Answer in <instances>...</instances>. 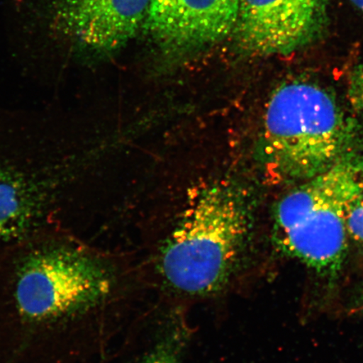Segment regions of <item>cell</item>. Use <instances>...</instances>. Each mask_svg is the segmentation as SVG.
Masks as SVG:
<instances>
[{"label": "cell", "instance_id": "cell-1", "mask_svg": "<svg viewBox=\"0 0 363 363\" xmlns=\"http://www.w3.org/2000/svg\"><path fill=\"white\" fill-rule=\"evenodd\" d=\"M362 127L328 89L295 79L272 91L256 157L270 183H303L363 146Z\"/></svg>", "mask_w": 363, "mask_h": 363}, {"label": "cell", "instance_id": "cell-2", "mask_svg": "<svg viewBox=\"0 0 363 363\" xmlns=\"http://www.w3.org/2000/svg\"><path fill=\"white\" fill-rule=\"evenodd\" d=\"M251 195L235 179L208 185L188 204L162 248L159 270L169 287L204 296L221 291L247 256Z\"/></svg>", "mask_w": 363, "mask_h": 363}, {"label": "cell", "instance_id": "cell-3", "mask_svg": "<svg viewBox=\"0 0 363 363\" xmlns=\"http://www.w3.org/2000/svg\"><path fill=\"white\" fill-rule=\"evenodd\" d=\"M363 197V146L297 184L277 203L272 242L324 279L337 278L348 252L346 216Z\"/></svg>", "mask_w": 363, "mask_h": 363}, {"label": "cell", "instance_id": "cell-4", "mask_svg": "<svg viewBox=\"0 0 363 363\" xmlns=\"http://www.w3.org/2000/svg\"><path fill=\"white\" fill-rule=\"evenodd\" d=\"M115 284V271L97 254L71 242L43 245L17 267L13 307L26 323L55 328L101 306Z\"/></svg>", "mask_w": 363, "mask_h": 363}, {"label": "cell", "instance_id": "cell-5", "mask_svg": "<svg viewBox=\"0 0 363 363\" xmlns=\"http://www.w3.org/2000/svg\"><path fill=\"white\" fill-rule=\"evenodd\" d=\"M152 0H43L49 34L72 51L108 55L135 38Z\"/></svg>", "mask_w": 363, "mask_h": 363}, {"label": "cell", "instance_id": "cell-6", "mask_svg": "<svg viewBox=\"0 0 363 363\" xmlns=\"http://www.w3.org/2000/svg\"><path fill=\"white\" fill-rule=\"evenodd\" d=\"M330 0H240L233 34L250 57L289 55L323 34Z\"/></svg>", "mask_w": 363, "mask_h": 363}, {"label": "cell", "instance_id": "cell-7", "mask_svg": "<svg viewBox=\"0 0 363 363\" xmlns=\"http://www.w3.org/2000/svg\"><path fill=\"white\" fill-rule=\"evenodd\" d=\"M240 0H152L143 26L159 51L179 61L233 33Z\"/></svg>", "mask_w": 363, "mask_h": 363}, {"label": "cell", "instance_id": "cell-8", "mask_svg": "<svg viewBox=\"0 0 363 363\" xmlns=\"http://www.w3.org/2000/svg\"><path fill=\"white\" fill-rule=\"evenodd\" d=\"M39 208L33 188L21 177L0 169V244L30 229Z\"/></svg>", "mask_w": 363, "mask_h": 363}, {"label": "cell", "instance_id": "cell-9", "mask_svg": "<svg viewBox=\"0 0 363 363\" xmlns=\"http://www.w3.org/2000/svg\"><path fill=\"white\" fill-rule=\"evenodd\" d=\"M346 226L349 239L363 249V197L357 199L348 208Z\"/></svg>", "mask_w": 363, "mask_h": 363}, {"label": "cell", "instance_id": "cell-10", "mask_svg": "<svg viewBox=\"0 0 363 363\" xmlns=\"http://www.w3.org/2000/svg\"><path fill=\"white\" fill-rule=\"evenodd\" d=\"M347 99L357 111H363V61L356 66L349 79Z\"/></svg>", "mask_w": 363, "mask_h": 363}, {"label": "cell", "instance_id": "cell-11", "mask_svg": "<svg viewBox=\"0 0 363 363\" xmlns=\"http://www.w3.org/2000/svg\"><path fill=\"white\" fill-rule=\"evenodd\" d=\"M138 363H179L175 347L167 343L162 345Z\"/></svg>", "mask_w": 363, "mask_h": 363}, {"label": "cell", "instance_id": "cell-12", "mask_svg": "<svg viewBox=\"0 0 363 363\" xmlns=\"http://www.w3.org/2000/svg\"><path fill=\"white\" fill-rule=\"evenodd\" d=\"M355 306V310L354 311L363 314V286L360 290L359 294L357 295Z\"/></svg>", "mask_w": 363, "mask_h": 363}, {"label": "cell", "instance_id": "cell-13", "mask_svg": "<svg viewBox=\"0 0 363 363\" xmlns=\"http://www.w3.org/2000/svg\"><path fill=\"white\" fill-rule=\"evenodd\" d=\"M350 2L354 6L358 9V10L363 12V0H350Z\"/></svg>", "mask_w": 363, "mask_h": 363}]
</instances>
